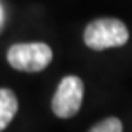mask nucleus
I'll use <instances>...</instances> for the list:
<instances>
[{"mask_svg":"<svg viewBox=\"0 0 132 132\" xmlns=\"http://www.w3.org/2000/svg\"><path fill=\"white\" fill-rule=\"evenodd\" d=\"M129 30L124 22L115 18L96 19L84 29V43L91 50L102 51L108 48H118L127 43Z\"/></svg>","mask_w":132,"mask_h":132,"instance_id":"f257e3e1","label":"nucleus"},{"mask_svg":"<svg viewBox=\"0 0 132 132\" xmlns=\"http://www.w3.org/2000/svg\"><path fill=\"white\" fill-rule=\"evenodd\" d=\"M83 92L84 86L81 78L75 75L62 78L51 100V108L54 115L59 118H72L73 115H77L83 102Z\"/></svg>","mask_w":132,"mask_h":132,"instance_id":"7ed1b4c3","label":"nucleus"},{"mask_svg":"<svg viewBox=\"0 0 132 132\" xmlns=\"http://www.w3.org/2000/svg\"><path fill=\"white\" fill-rule=\"evenodd\" d=\"M0 22H2V8H0Z\"/></svg>","mask_w":132,"mask_h":132,"instance_id":"423d86ee","label":"nucleus"},{"mask_svg":"<svg viewBox=\"0 0 132 132\" xmlns=\"http://www.w3.org/2000/svg\"><path fill=\"white\" fill-rule=\"evenodd\" d=\"M8 62L21 72H40L53 61V51L46 43H18L8 50Z\"/></svg>","mask_w":132,"mask_h":132,"instance_id":"f03ea898","label":"nucleus"},{"mask_svg":"<svg viewBox=\"0 0 132 132\" xmlns=\"http://www.w3.org/2000/svg\"><path fill=\"white\" fill-rule=\"evenodd\" d=\"M89 132H122V122L118 118H107L97 122Z\"/></svg>","mask_w":132,"mask_h":132,"instance_id":"39448f33","label":"nucleus"},{"mask_svg":"<svg viewBox=\"0 0 132 132\" xmlns=\"http://www.w3.org/2000/svg\"><path fill=\"white\" fill-rule=\"evenodd\" d=\"M18 111V99L11 89H0V130L11 122Z\"/></svg>","mask_w":132,"mask_h":132,"instance_id":"20e7f679","label":"nucleus"}]
</instances>
